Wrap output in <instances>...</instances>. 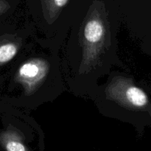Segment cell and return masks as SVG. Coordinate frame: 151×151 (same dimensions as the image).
I'll list each match as a JSON object with an SVG mask.
<instances>
[{"instance_id":"6da1fadb","label":"cell","mask_w":151,"mask_h":151,"mask_svg":"<svg viewBox=\"0 0 151 151\" xmlns=\"http://www.w3.org/2000/svg\"><path fill=\"white\" fill-rule=\"evenodd\" d=\"M46 74V65L39 60H32L21 66L19 71V78L29 85H35L41 81Z\"/></svg>"},{"instance_id":"7a4b0ae2","label":"cell","mask_w":151,"mask_h":151,"mask_svg":"<svg viewBox=\"0 0 151 151\" xmlns=\"http://www.w3.org/2000/svg\"><path fill=\"white\" fill-rule=\"evenodd\" d=\"M104 27L98 20H91L86 24L84 29V37L90 44L100 42L104 35Z\"/></svg>"},{"instance_id":"3957f363","label":"cell","mask_w":151,"mask_h":151,"mask_svg":"<svg viewBox=\"0 0 151 151\" xmlns=\"http://www.w3.org/2000/svg\"><path fill=\"white\" fill-rule=\"evenodd\" d=\"M125 97L131 104L137 107H143L148 101L145 93L136 86L128 87L125 91Z\"/></svg>"},{"instance_id":"277c9868","label":"cell","mask_w":151,"mask_h":151,"mask_svg":"<svg viewBox=\"0 0 151 151\" xmlns=\"http://www.w3.org/2000/svg\"><path fill=\"white\" fill-rule=\"evenodd\" d=\"M17 53V47L13 44H7L0 47V63H6L13 58Z\"/></svg>"}]
</instances>
